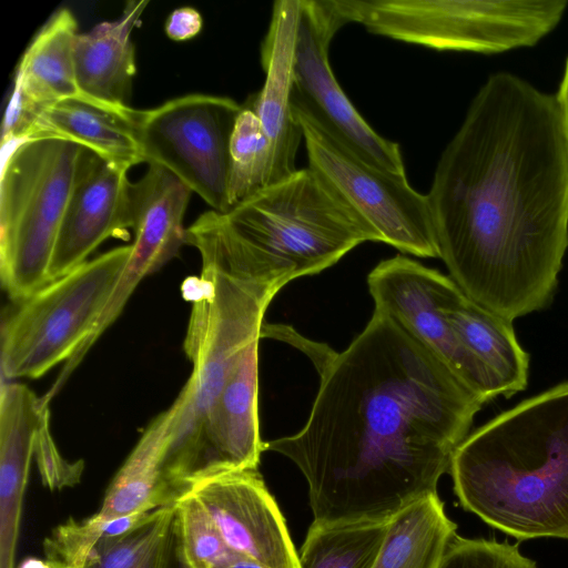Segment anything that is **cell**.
I'll list each match as a JSON object with an SVG mask.
<instances>
[{"label":"cell","mask_w":568,"mask_h":568,"mask_svg":"<svg viewBox=\"0 0 568 568\" xmlns=\"http://www.w3.org/2000/svg\"><path fill=\"white\" fill-rule=\"evenodd\" d=\"M426 195L437 257L468 298L510 322L545 307L568 246V139L556 94L490 75Z\"/></svg>","instance_id":"cell-1"},{"label":"cell","mask_w":568,"mask_h":568,"mask_svg":"<svg viewBox=\"0 0 568 568\" xmlns=\"http://www.w3.org/2000/svg\"><path fill=\"white\" fill-rule=\"evenodd\" d=\"M304 427L265 443L308 484L315 521L389 520L437 493L484 402L429 347L374 311L320 371Z\"/></svg>","instance_id":"cell-2"},{"label":"cell","mask_w":568,"mask_h":568,"mask_svg":"<svg viewBox=\"0 0 568 568\" xmlns=\"http://www.w3.org/2000/svg\"><path fill=\"white\" fill-rule=\"evenodd\" d=\"M449 471L462 506L519 540L568 539V382L468 435Z\"/></svg>","instance_id":"cell-3"},{"label":"cell","mask_w":568,"mask_h":568,"mask_svg":"<svg viewBox=\"0 0 568 568\" xmlns=\"http://www.w3.org/2000/svg\"><path fill=\"white\" fill-rule=\"evenodd\" d=\"M190 229L207 239L237 273L280 283L317 274L376 234L310 168L266 186Z\"/></svg>","instance_id":"cell-4"},{"label":"cell","mask_w":568,"mask_h":568,"mask_svg":"<svg viewBox=\"0 0 568 568\" xmlns=\"http://www.w3.org/2000/svg\"><path fill=\"white\" fill-rule=\"evenodd\" d=\"M186 244L197 248L202 267L183 285L192 302L184 351L193 369L171 405L163 460L166 479L178 490L189 489L187 470L212 404L245 356L258 348L264 314L283 287L235 272L204 239L187 236Z\"/></svg>","instance_id":"cell-5"},{"label":"cell","mask_w":568,"mask_h":568,"mask_svg":"<svg viewBox=\"0 0 568 568\" xmlns=\"http://www.w3.org/2000/svg\"><path fill=\"white\" fill-rule=\"evenodd\" d=\"M85 150L58 139L2 145L0 276L14 302L49 283L54 246Z\"/></svg>","instance_id":"cell-6"},{"label":"cell","mask_w":568,"mask_h":568,"mask_svg":"<svg viewBox=\"0 0 568 568\" xmlns=\"http://www.w3.org/2000/svg\"><path fill=\"white\" fill-rule=\"evenodd\" d=\"M346 24L437 50L498 53L540 41L565 0H335Z\"/></svg>","instance_id":"cell-7"},{"label":"cell","mask_w":568,"mask_h":568,"mask_svg":"<svg viewBox=\"0 0 568 568\" xmlns=\"http://www.w3.org/2000/svg\"><path fill=\"white\" fill-rule=\"evenodd\" d=\"M132 254V245L87 261L18 301L1 327L2 376L39 378L70 363L92 334Z\"/></svg>","instance_id":"cell-8"},{"label":"cell","mask_w":568,"mask_h":568,"mask_svg":"<svg viewBox=\"0 0 568 568\" xmlns=\"http://www.w3.org/2000/svg\"><path fill=\"white\" fill-rule=\"evenodd\" d=\"M312 169L377 236L419 257H437L427 195L406 175L382 170L332 136L305 111L292 106Z\"/></svg>","instance_id":"cell-9"},{"label":"cell","mask_w":568,"mask_h":568,"mask_svg":"<svg viewBox=\"0 0 568 568\" xmlns=\"http://www.w3.org/2000/svg\"><path fill=\"white\" fill-rule=\"evenodd\" d=\"M241 110L231 98L193 93L138 111L144 162L168 170L214 211H229L230 142Z\"/></svg>","instance_id":"cell-10"},{"label":"cell","mask_w":568,"mask_h":568,"mask_svg":"<svg viewBox=\"0 0 568 568\" xmlns=\"http://www.w3.org/2000/svg\"><path fill=\"white\" fill-rule=\"evenodd\" d=\"M345 24L335 0H300L291 105L305 111L364 161L406 175L398 144L371 128L345 95L332 71L329 44Z\"/></svg>","instance_id":"cell-11"},{"label":"cell","mask_w":568,"mask_h":568,"mask_svg":"<svg viewBox=\"0 0 568 568\" xmlns=\"http://www.w3.org/2000/svg\"><path fill=\"white\" fill-rule=\"evenodd\" d=\"M375 310L383 312L438 355L484 402L500 396L494 377L457 339L443 312L456 283L440 272L397 255L367 277Z\"/></svg>","instance_id":"cell-12"},{"label":"cell","mask_w":568,"mask_h":568,"mask_svg":"<svg viewBox=\"0 0 568 568\" xmlns=\"http://www.w3.org/2000/svg\"><path fill=\"white\" fill-rule=\"evenodd\" d=\"M189 491L235 554L266 568H298L285 520L257 469L214 475L195 483Z\"/></svg>","instance_id":"cell-13"},{"label":"cell","mask_w":568,"mask_h":568,"mask_svg":"<svg viewBox=\"0 0 568 568\" xmlns=\"http://www.w3.org/2000/svg\"><path fill=\"white\" fill-rule=\"evenodd\" d=\"M132 229L128 169L85 150L49 267V282L87 262L106 239Z\"/></svg>","instance_id":"cell-14"},{"label":"cell","mask_w":568,"mask_h":568,"mask_svg":"<svg viewBox=\"0 0 568 568\" xmlns=\"http://www.w3.org/2000/svg\"><path fill=\"white\" fill-rule=\"evenodd\" d=\"M191 190L168 170L150 164L132 184V254L98 321L106 329L119 316L143 277L172 260L185 244L183 219Z\"/></svg>","instance_id":"cell-15"},{"label":"cell","mask_w":568,"mask_h":568,"mask_svg":"<svg viewBox=\"0 0 568 568\" xmlns=\"http://www.w3.org/2000/svg\"><path fill=\"white\" fill-rule=\"evenodd\" d=\"M258 349L248 353L212 404L187 470L189 488L222 473L257 469L265 443L258 419Z\"/></svg>","instance_id":"cell-16"},{"label":"cell","mask_w":568,"mask_h":568,"mask_svg":"<svg viewBox=\"0 0 568 568\" xmlns=\"http://www.w3.org/2000/svg\"><path fill=\"white\" fill-rule=\"evenodd\" d=\"M77 36L78 22L63 8L33 37L17 67L2 122V145L20 141L32 118L53 103L67 99L94 102L78 85L73 55Z\"/></svg>","instance_id":"cell-17"},{"label":"cell","mask_w":568,"mask_h":568,"mask_svg":"<svg viewBox=\"0 0 568 568\" xmlns=\"http://www.w3.org/2000/svg\"><path fill=\"white\" fill-rule=\"evenodd\" d=\"M298 9L300 0L274 2L271 23L261 48L265 81L262 89L247 101L271 145L267 186L297 171L295 158L303 132L293 114L291 95Z\"/></svg>","instance_id":"cell-18"},{"label":"cell","mask_w":568,"mask_h":568,"mask_svg":"<svg viewBox=\"0 0 568 568\" xmlns=\"http://www.w3.org/2000/svg\"><path fill=\"white\" fill-rule=\"evenodd\" d=\"M47 404L23 384L2 383L0 394V568H14V554L31 457Z\"/></svg>","instance_id":"cell-19"},{"label":"cell","mask_w":568,"mask_h":568,"mask_svg":"<svg viewBox=\"0 0 568 568\" xmlns=\"http://www.w3.org/2000/svg\"><path fill=\"white\" fill-rule=\"evenodd\" d=\"M136 112L130 106L120 109L83 99H67L38 112L21 140L69 141L129 170L144 162L136 132Z\"/></svg>","instance_id":"cell-20"},{"label":"cell","mask_w":568,"mask_h":568,"mask_svg":"<svg viewBox=\"0 0 568 568\" xmlns=\"http://www.w3.org/2000/svg\"><path fill=\"white\" fill-rule=\"evenodd\" d=\"M149 0L129 1L115 21H104L91 31L78 33L74 41V68L82 93L90 100L124 109L136 72L133 29Z\"/></svg>","instance_id":"cell-21"},{"label":"cell","mask_w":568,"mask_h":568,"mask_svg":"<svg viewBox=\"0 0 568 568\" xmlns=\"http://www.w3.org/2000/svg\"><path fill=\"white\" fill-rule=\"evenodd\" d=\"M443 312L460 344L490 373L500 395L525 389L529 356L519 345L513 322L468 298L457 284L448 293Z\"/></svg>","instance_id":"cell-22"},{"label":"cell","mask_w":568,"mask_h":568,"mask_svg":"<svg viewBox=\"0 0 568 568\" xmlns=\"http://www.w3.org/2000/svg\"><path fill=\"white\" fill-rule=\"evenodd\" d=\"M172 418L171 406L149 424L110 483L98 517L114 519L176 503L163 467Z\"/></svg>","instance_id":"cell-23"},{"label":"cell","mask_w":568,"mask_h":568,"mask_svg":"<svg viewBox=\"0 0 568 568\" xmlns=\"http://www.w3.org/2000/svg\"><path fill=\"white\" fill-rule=\"evenodd\" d=\"M437 493L396 513L372 568H439L456 534Z\"/></svg>","instance_id":"cell-24"},{"label":"cell","mask_w":568,"mask_h":568,"mask_svg":"<svg viewBox=\"0 0 568 568\" xmlns=\"http://www.w3.org/2000/svg\"><path fill=\"white\" fill-rule=\"evenodd\" d=\"M388 520L313 521L298 555V568H372Z\"/></svg>","instance_id":"cell-25"},{"label":"cell","mask_w":568,"mask_h":568,"mask_svg":"<svg viewBox=\"0 0 568 568\" xmlns=\"http://www.w3.org/2000/svg\"><path fill=\"white\" fill-rule=\"evenodd\" d=\"M175 504L156 508L128 532L92 551L79 568H162Z\"/></svg>","instance_id":"cell-26"},{"label":"cell","mask_w":568,"mask_h":568,"mask_svg":"<svg viewBox=\"0 0 568 568\" xmlns=\"http://www.w3.org/2000/svg\"><path fill=\"white\" fill-rule=\"evenodd\" d=\"M271 145L260 119L246 103L230 142L229 200L233 207L268 185Z\"/></svg>","instance_id":"cell-27"},{"label":"cell","mask_w":568,"mask_h":568,"mask_svg":"<svg viewBox=\"0 0 568 568\" xmlns=\"http://www.w3.org/2000/svg\"><path fill=\"white\" fill-rule=\"evenodd\" d=\"M152 511L114 519H102L95 514L81 521L69 518L45 538V559L53 568H79L92 551L128 532L145 520Z\"/></svg>","instance_id":"cell-28"},{"label":"cell","mask_w":568,"mask_h":568,"mask_svg":"<svg viewBox=\"0 0 568 568\" xmlns=\"http://www.w3.org/2000/svg\"><path fill=\"white\" fill-rule=\"evenodd\" d=\"M182 551L191 568H223L237 556L229 548L214 521L190 491L175 503Z\"/></svg>","instance_id":"cell-29"},{"label":"cell","mask_w":568,"mask_h":568,"mask_svg":"<svg viewBox=\"0 0 568 568\" xmlns=\"http://www.w3.org/2000/svg\"><path fill=\"white\" fill-rule=\"evenodd\" d=\"M439 568H537L517 545L455 536Z\"/></svg>","instance_id":"cell-30"},{"label":"cell","mask_w":568,"mask_h":568,"mask_svg":"<svg viewBox=\"0 0 568 568\" xmlns=\"http://www.w3.org/2000/svg\"><path fill=\"white\" fill-rule=\"evenodd\" d=\"M34 455L42 483L51 490L74 486L80 481L83 463L75 462L70 464L60 456L49 432L48 418L39 430L34 445Z\"/></svg>","instance_id":"cell-31"},{"label":"cell","mask_w":568,"mask_h":568,"mask_svg":"<svg viewBox=\"0 0 568 568\" xmlns=\"http://www.w3.org/2000/svg\"><path fill=\"white\" fill-rule=\"evenodd\" d=\"M202 24V17L196 9L181 7L169 16L165 32L172 40L183 41L195 37L201 31Z\"/></svg>","instance_id":"cell-32"},{"label":"cell","mask_w":568,"mask_h":568,"mask_svg":"<svg viewBox=\"0 0 568 568\" xmlns=\"http://www.w3.org/2000/svg\"><path fill=\"white\" fill-rule=\"evenodd\" d=\"M162 568H191L182 551L178 524L174 515Z\"/></svg>","instance_id":"cell-33"},{"label":"cell","mask_w":568,"mask_h":568,"mask_svg":"<svg viewBox=\"0 0 568 568\" xmlns=\"http://www.w3.org/2000/svg\"><path fill=\"white\" fill-rule=\"evenodd\" d=\"M559 108L561 111L562 122L566 131V135L568 139V59L565 65L564 78L559 88L558 93L556 94Z\"/></svg>","instance_id":"cell-34"},{"label":"cell","mask_w":568,"mask_h":568,"mask_svg":"<svg viewBox=\"0 0 568 568\" xmlns=\"http://www.w3.org/2000/svg\"><path fill=\"white\" fill-rule=\"evenodd\" d=\"M223 568H266V567H264L263 565H261L250 558H246L243 556H237L233 561H231L229 565H226Z\"/></svg>","instance_id":"cell-35"},{"label":"cell","mask_w":568,"mask_h":568,"mask_svg":"<svg viewBox=\"0 0 568 568\" xmlns=\"http://www.w3.org/2000/svg\"><path fill=\"white\" fill-rule=\"evenodd\" d=\"M18 568H53V567L47 559L42 560L39 558L29 557V558L23 559L19 564Z\"/></svg>","instance_id":"cell-36"}]
</instances>
